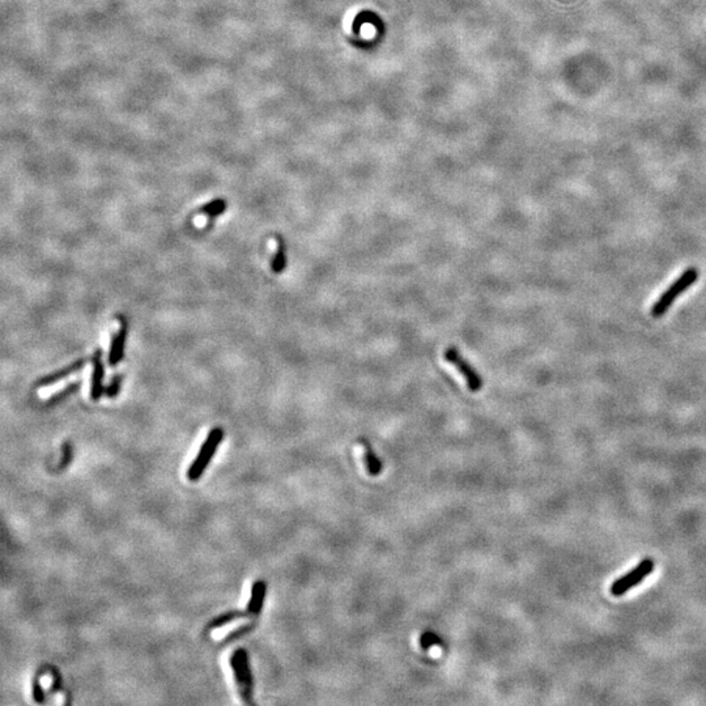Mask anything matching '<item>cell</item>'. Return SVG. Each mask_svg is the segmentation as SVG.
Listing matches in <instances>:
<instances>
[{"instance_id": "obj_1", "label": "cell", "mask_w": 706, "mask_h": 706, "mask_svg": "<svg viewBox=\"0 0 706 706\" xmlns=\"http://www.w3.org/2000/svg\"><path fill=\"white\" fill-rule=\"evenodd\" d=\"M224 440V431L216 427L213 428L206 437V440L202 443L201 449L198 451L196 457L194 458L190 467L187 469V479L190 481H198L201 477H202L204 471L208 467V465L211 463L212 459H213V455L216 454V451L219 449V446L221 445V442Z\"/></svg>"}, {"instance_id": "obj_14", "label": "cell", "mask_w": 706, "mask_h": 706, "mask_svg": "<svg viewBox=\"0 0 706 706\" xmlns=\"http://www.w3.org/2000/svg\"><path fill=\"white\" fill-rule=\"evenodd\" d=\"M42 672H44V669H38L36 676L32 681V695H33V700L36 704H44L46 701V693L42 687V683H41V674Z\"/></svg>"}, {"instance_id": "obj_19", "label": "cell", "mask_w": 706, "mask_h": 706, "mask_svg": "<svg viewBox=\"0 0 706 706\" xmlns=\"http://www.w3.org/2000/svg\"><path fill=\"white\" fill-rule=\"evenodd\" d=\"M62 450H63L65 460H62L61 466H62V467H65V465H68V463H70V460L73 458V457H71V455H73V449H71L70 443H65V445H63V449Z\"/></svg>"}, {"instance_id": "obj_8", "label": "cell", "mask_w": 706, "mask_h": 706, "mask_svg": "<svg viewBox=\"0 0 706 706\" xmlns=\"http://www.w3.org/2000/svg\"><path fill=\"white\" fill-rule=\"evenodd\" d=\"M87 363H88V360H87V358H80V360H77V361H74V363H73V364H70L68 367H63V369H59V370L53 372V373H50V374H47V376L42 377L41 379H38L36 386H37V387H46V386L56 384V382H59L61 379H63L65 377L71 376V374L75 373V372H77V370L83 369V367L87 365Z\"/></svg>"}, {"instance_id": "obj_17", "label": "cell", "mask_w": 706, "mask_h": 706, "mask_svg": "<svg viewBox=\"0 0 706 706\" xmlns=\"http://www.w3.org/2000/svg\"><path fill=\"white\" fill-rule=\"evenodd\" d=\"M441 643H442V640L434 632L422 633V636L420 637V645L425 650L431 649L433 646H439Z\"/></svg>"}, {"instance_id": "obj_7", "label": "cell", "mask_w": 706, "mask_h": 706, "mask_svg": "<svg viewBox=\"0 0 706 706\" xmlns=\"http://www.w3.org/2000/svg\"><path fill=\"white\" fill-rule=\"evenodd\" d=\"M93 372L91 379V399L100 401L102 395H105L103 387V377H105V365L102 361L101 349H97L92 358Z\"/></svg>"}, {"instance_id": "obj_11", "label": "cell", "mask_w": 706, "mask_h": 706, "mask_svg": "<svg viewBox=\"0 0 706 706\" xmlns=\"http://www.w3.org/2000/svg\"><path fill=\"white\" fill-rule=\"evenodd\" d=\"M276 242H277V248H276L275 256L271 260V270L275 274H282V272H284L285 267H286V248H285L284 239L282 237H276Z\"/></svg>"}, {"instance_id": "obj_4", "label": "cell", "mask_w": 706, "mask_h": 706, "mask_svg": "<svg viewBox=\"0 0 706 706\" xmlns=\"http://www.w3.org/2000/svg\"><path fill=\"white\" fill-rule=\"evenodd\" d=\"M654 568H655V562L651 557L642 560L641 562L638 565H636L629 573L624 574L623 577L617 578L614 581L610 588L611 594L614 596H622L626 594L631 588L640 585L645 578L650 576Z\"/></svg>"}, {"instance_id": "obj_6", "label": "cell", "mask_w": 706, "mask_h": 706, "mask_svg": "<svg viewBox=\"0 0 706 706\" xmlns=\"http://www.w3.org/2000/svg\"><path fill=\"white\" fill-rule=\"evenodd\" d=\"M129 334V326L125 318L120 320V330L117 331L111 338V351H109V365L117 367L125 356V347Z\"/></svg>"}, {"instance_id": "obj_9", "label": "cell", "mask_w": 706, "mask_h": 706, "mask_svg": "<svg viewBox=\"0 0 706 706\" xmlns=\"http://www.w3.org/2000/svg\"><path fill=\"white\" fill-rule=\"evenodd\" d=\"M267 594V585L265 581L262 579H258L253 586H251V591H250V599H248V605H246V610H248L250 616L251 614H259L260 611L263 610V605H265V599H266Z\"/></svg>"}, {"instance_id": "obj_3", "label": "cell", "mask_w": 706, "mask_h": 706, "mask_svg": "<svg viewBox=\"0 0 706 706\" xmlns=\"http://www.w3.org/2000/svg\"><path fill=\"white\" fill-rule=\"evenodd\" d=\"M230 667L234 674V680L239 687V695L246 704H253V672L248 664V651L237 649L232 654L229 660Z\"/></svg>"}, {"instance_id": "obj_16", "label": "cell", "mask_w": 706, "mask_h": 706, "mask_svg": "<svg viewBox=\"0 0 706 706\" xmlns=\"http://www.w3.org/2000/svg\"><path fill=\"white\" fill-rule=\"evenodd\" d=\"M122 381H123V376L122 374H115L113 377L111 384L105 387V396L106 398H117L120 391V386H122Z\"/></svg>"}, {"instance_id": "obj_12", "label": "cell", "mask_w": 706, "mask_h": 706, "mask_svg": "<svg viewBox=\"0 0 706 706\" xmlns=\"http://www.w3.org/2000/svg\"><path fill=\"white\" fill-rule=\"evenodd\" d=\"M250 614L246 611H230V612H227V614H220L218 616L216 619H213L211 623L208 624V628L210 629H218V628H221V626H225L229 623H233L236 620H239V619H245V617H248Z\"/></svg>"}, {"instance_id": "obj_13", "label": "cell", "mask_w": 706, "mask_h": 706, "mask_svg": "<svg viewBox=\"0 0 706 706\" xmlns=\"http://www.w3.org/2000/svg\"><path fill=\"white\" fill-rule=\"evenodd\" d=\"M227 201L222 199V198H218V199H213L211 202L206 203L204 206H202L199 208V212L202 215H206V216H210V218H215V216H219L221 213H224V211L227 210Z\"/></svg>"}, {"instance_id": "obj_2", "label": "cell", "mask_w": 706, "mask_h": 706, "mask_svg": "<svg viewBox=\"0 0 706 706\" xmlns=\"http://www.w3.org/2000/svg\"><path fill=\"white\" fill-rule=\"evenodd\" d=\"M697 279H698L697 268L691 267V268L686 270L672 284L669 285L667 291L663 292V294L657 300V303L653 305L651 317L660 318L662 315H664L666 313L669 312L671 305L675 303V300L678 298L679 296L684 294L688 288H691L692 285L695 284Z\"/></svg>"}, {"instance_id": "obj_10", "label": "cell", "mask_w": 706, "mask_h": 706, "mask_svg": "<svg viewBox=\"0 0 706 706\" xmlns=\"http://www.w3.org/2000/svg\"><path fill=\"white\" fill-rule=\"evenodd\" d=\"M360 443H361V446L364 449V460H365V465H367V472L372 477H376L378 474H381V471H382V462L374 454V451L372 449L369 441L360 440Z\"/></svg>"}, {"instance_id": "obj_5", "label": "cell", "mask_w": 706, "mask_h": 706, "mask_svg": "<svg viewBox=\"0 0 706 706\" xmlns=\"http://www.w3.org/2000/svg\"><path fill=\"white\" fill-rule=\"evenodd\" d=\"M443 358L446 363H449L455 367L459 374L465 378L466 385L471 391L477 393L483 389V385H484L483 378L477 374V370L474 369L472 365L468 364L466 358L459 353L458 349L455 347H448L443 352Z\"/></svg>"}, {"instance_id": "obj_15", "label": "cell", "mask_w": 706, "mask_h": 706, "mask_svg": "<svg viewBox=\"0 0 706 706\" xmlns=\"http://www.w3.org/2000/svg\"><path fill=\"white\" fill-rule=\"evenodd\" d=\"M80 385H82V384H80V381H79V382H75V384H71V385L67 386L65 390H61V391H58L56 395H53V396L47 401V403L53 404L62 402L63 399L68 398L70 395L74 394L75 391H77V390L80 389Z\"/></svg>"}, {"instance_id": "obj_18", "label": "cell", "mask_w": 706, "mask_h": 706, "mask_svg": "<svg viewBox=\"0 0 706 706\" xmlns=\"http://www.w3.org/2000/svg\"><path fill=\"white\" fill-rule=\"evenodd\" d=\"M51 675H53V686H51L50 691L53 693H56V692L59 691L61 686H62V678H61V675H59V672H58V669H51Z\"/></svg>"}]
</instances>
